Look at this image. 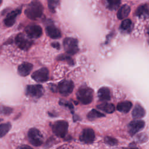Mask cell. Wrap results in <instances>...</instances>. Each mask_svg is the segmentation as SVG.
I'll list each match as a JSON object with an SVG mask.
<instances>
[{
  "instance_id": "obj_3",
  "label": "cell",
  "mask_w": 149,
  "mask_h": 149,
  "mask_svg": "<svg viewBox=\"0 0 149 149\" xmlns=\"http://www.w3.org/2000/svg\"><path fill=\"white\" fill-rule=\"evenodd\" d=\"M53 133L59 137H64L68 132V123L65 120H58L52 125Z\"/></svg>"
},
{
  "instance_id": "obj_30",
  "label": "cell",
  "mask_w": 149,
  "mask_h": 149,
  "mask_svg": "<svg viewBox=\"0 0 149 149\" xmlns=\"http://www.w3.org/2000/svg\"><path fill=\"white\" fill-rule=\"evenodd\" d=\"M60 104H61V105H66V106H68L69 108H73V106H72V105L70 104V103H69V102H66V101H60Z\"/></svg>"
},
{
  "instance_id": "obj_26",
  "label": "cell",
  "mask_w": 149,
  "mask_h": 149,
  "mask_svg": "<svg viewBox=\"0 0 149 149\" xmlns=\"http://www.w3.org/2000/svg\"><path fill=\"white\" fill-rule=\"evenodd\" d=\"M49 10L52 12H55V9L59 4V0H47Z\"/></svg>"
},
{
  "instance_id": "obj_11",
  "label": "cell",
  "mask_w": 149,
  "mask_h": 149,
  "mask_svg": "<svg viewBox=\"0 0 149 149\" xmlns=\"http://www.w3.org/2000/svg\"><path fill=\"white\" fill-rule=\"evenodd\" d=\"M80 140L86 144L92 143L95 139V133L91 128H86L83 130L79 136Z\"/></svg>"
},
{
  "instance_id": "obj_14",
  "label": "cell",
  "mask_w": 149,
  "mask_h": 149,
  "mask_svg": "<svg viewBox=\"0 0 149 149\" xmlns=\"http://www.w3.org/2000/svg\"><path fill=\"white\" fill-rule=\"evenodd\" d=\"M33 69V65L29 62H24L20 65L17 69L18 73L22 76H26Z\"/></svg>"
},
{
  "instance_id": "obj_33",
  "label": "cell",
  "mask_w": 149,
  "mask_h": 149,
  "mask_svg": "<svg viewBox=\"0 0 149 149\" xmlns=\"http://www.w3.org/2000/svg\"><path fill=\"white\" fill-rule=\"evenodd\" d=\"M129 149H138L137 148H129Z\"/></svg>"
},
{
  "instance_id": "obj_4",
  "label": "cell",
  "mask_w": 149,
  "mask_h": 149,
  "mask_svg": "<svg viewBox=\"0 0 149 149\" xmlns=\"http://www.w3.org/2000/svg\"><path fill=\"white\" fill-rule=\"evenodd\" d=\"M63 45L66 52L69 55H74L79 51L78 41L74 38H65L63 41Z\"/></svg>"
},
{
  "instance_id": "obj_7",
  "label": "cell",
  "mask_w": 149,
  "mask_h": 149,
  "mask_svg": "<svg viewBox=\"0 0 149 149\" xmlns=\"http://www.w3.org/2000/svg\"><path fill=\"white\" fill-rule=\"evenodd\" d=\"M58 88L61 94L63 96H68L72 92L74 88V84L71 80H65L58 84Z\"/></svg>"
},
{
  "instance_id": "obj_12",
  "label": "cell",
  "mask_w": 149,
  "mask_h": 149,
  "mask_svg": "<svg viewBox=\"0 0 149 149\" xmlns=\"http://www.w3.org/2000/svg\"><path fill=\"white\" fill-rule=\"evenodd\" d=\"M145 126V122L141 120H134L130 122L128 125V132L131 136L134 135L141 130Z\"/></svg>"
},
{
  "instance_id": "obj_8",
  "label": "cell",
  "mask_w": 149,
  "mask_h": 149,
  "mask_svg": "<svg viewBox=\"0 0 149 149\" xmlns=\"http://www.w3.org/2000/svg\"><path fill=\"white\" fill-rule=\"evenodd\" d=\"M44 88L41 85H29L26 90L27 95L33 98H40L44 94Z\"/></svg>"
},
{
  "instance_id": "obj_27",
  "label": "cell",
  "mask_w": 149,
  "mask_h": 149,
  "mask_svg": "<svg viewBox=\"0 0 149 149\" xmlns=\"http://www.w3.org/2000/svg\"><path fill=\"white\" fill-rule=\"evenodd\" d=\"M57 59L59 61H65L70 65H73L74 64V62L73 59L69 56H68L66 55L62 54V55H59L57 58Z\"/></svg>"
},
{
  "instance_id": "obj_16",
  "label": "cell",
  "mask_w": 149,
  "mask_h": 149,
  "mask_svg": "<svg viewBox=\"0 0 149 149\" xmlns=\"http://www.w3.org/2000/svg\"><path fill=\"white\" fill-rule=\"evenodd\" d=\"M97 95L98 99L100 101H109L111 99V94H110V90L108 88L103 87L99 89L97 93Z\"/></svg>"
},
{
  "instance_id": "obj_15",
  "label": "cell",
  "mask_w": 149,
  "mask_h": 149,
  "mask_svg": "<svg viewBox=\"0 0 149 149\" xmlns=\"http://www.w3.org/2000/svg\"><path fill=\"white\" fill-rule=\"evenodd\" d=\"M46 33L51 38L58 39L61 37L60 30L54 25H49L46 27Z\"/></svg>"
},
{
  "instance_id": "obj_5",
  "label": "cell",
  "mask_w": 149,
  "mask_h": 149,
  "mask_svg": "<svg viewBox=\"0 0 149 149\" xmlns=\"http://www.w3.org/2000/svg\"><path fill=\"white\" fill-rule=\"evenodd\" d=\"M28 139L30 143L34 146H40L43 142V137L41 132L36 128H31L28 132Z\"/></svg>"
},
{
  "instance_id": "obj_17",
  "label": "cell",
  "mask_w": 149,
  "mask_h": 149,
  "mask_svg": "<svg viewBox=\"0 0 149 149\" xmlns=\"http://www.w3.org/2000/svg\"><path fill=\"white\" fill-rule=\"evenodd\" d=\"M135 15L139 17L147 18L148 17V6L147 4L139 6L135 12Z\"/></svg>"
},
{
  "instance_id": "obj_9",
  "label": "cell",
  "mask_w": 149,
  "mask_h": 149,
  "mask_svg": "<svg viewBox=\"0 0 149 149\" xmlns=\"http://www.w3.org/2000/svg\"><path fill=\"white\" fill-rule=\"evenodd\" d=\"M25 31L27 36L31 38H39L42 34L41 27L36 24H31L27 26L25 28Z\"/></svg>"
},
{
  "instance_id": "obj_21",
  "label": "cell",
  "mask_w": 149,
  "mask_h": 149,
  "mask_svg": "<svg viewBox=\"0 0 149 149\" xmlns=\"http://www.w3.org/2000/svg\"><path fill=\"white\" fill-rule=\"evenodd\" d=\"M97 107L98 109H100L107 113H112L115 110V106L113 105V104L111 103L104 102L100 105H98Z\"/></svg>"
},
{
  "instance_id": "obj_35",
  "label": "cell",
  "mask_w": 149,
  "mask_h": 149,
  "mask_svg": "<svg viewBox=\"0 0 149 149\" xmlns=\"http://www.w3.org/2000/svg\"><path fill=\"white\" fill-rule=\"evenodd\" d=\"M1 120H2V119H0V122H1Z\"/></svg>"
},
{
  "instance_id": "obj_1",
  "label": "cell",
  "mask_w": 149,
  "mask_h": 149,
  "mask_svg": "<svg viewBox=\"0 0 149 149\" xmlns=\"http://www.w3.org/2000/svg\"><path fill=\"white\" fill-rule=\"evenodd\" d=\"M43 10L42 3L38 0H33L27 6L24 13L28 18L36 20L42 15Z\"/></svg>"
},
{
  "instance_id": "obj_25",
  "label": "cell",
  "mask_w": 149,
  "mask_h": 149,
  "mask_svg": "<svg viewBox=\"0 0 149 149\" xmlns=\"http://www.w3.org/2000/svg\"><path fill=\"white\" fill-rule=\"evenodd\" d=\"M121 0H107V8L110 10L116 9L120 4Z\"/></svg>"
},
{
  "instance_id": "obj_22",
  "label": "cell",
  "mask_w": 149,
  "mask_h": 149,
  "mask_svg": "<svg viewBox=\"0 0 149 149\" xmlns=\"http://www.w3.org/2000/svg\"><path fill=\"white\" fill-rule=\"evenodd\" d=\"M102 116H105V115L102 113L94 109L91 110L87 115V118L90 120H93L97 118H101Z\"/></svg>"
},
{
  "instance_id": "obj_29",
  "label": "cell",
  "mask_w": 149,
  "mask_h": 149,
  "mask_svg": "<svg viewBox=\"0 0 149 149\" xmlns=\"http://www.w3.org/2000/svg\"><path fill=\"white\" fill-rule=\"evenodd\" d=\"M12 111L13 110L11 108H9L8 107L1 106L0 107V113H1L3 115H10L12 113Z\"/></svg>"
},
{
  "instance_id": "obj_28",
  "label": "cell",
  "mask_w": 149,
  "mask_h": 149,
  "mask_svg": "<svg viewBox=\"0 0 149 149\" xmlns=\"http://www.w3.org/2000/svg\"><path fill=\"white\" fill-rule=\"evenodd\" d=\"M104 141L106 144L113 146H115L118 143V141L116 139L112 137H109V136H106L104 139Z\"/></svg>"
},
{
  "instance_id": "obj_20",
  "label": "cell",
  "mask_w": 149,
  "mask_h": 149,
  "mask_svg": "<svg viewBox=\"0 0 149 149\" xmlns=\"http://www.w3.org/2000/svg\"><path fill=\"white\" fill-rule=\"evenodd\" d=\"M132 104L129 101H125L119 103L116 107L117 110L123 113H127L130 110Z\"/></svg>"
},
{
  "instance_id": "obj_24",
  "label": "cell",
  "mask_w": 149,
  "mask_h": 149,
  "mask_svg": "<svg viewBox=\"0 0 149 149\" xmlns=\"http://www.w3.org/2000/svg\"><path fill=\"white\" fill-rule=\"evenodd\" d=\"M11 128L10 123H5L0 125V137L4 136Z\"/></svg>"
},
{
  "instance_id": "obj_2",
  "label": "cell",
  "mask_w": 149,
  "mask_h": 149,
  "mask_svg": "<svg viewBox=\"0 0 149 149\" xmlns=\"http://www.w3.org/2000/svg\"><path fill=\"white\" fill-rule=\"evenodd\" d=\"M77 100L83 104L91 103L93 99V90L86 86L80 87L76 94Z\"/></svg>"
},
{
  "instance_id": "obj_23",
  "label": "cell",
  "mask_w": 149,
  "mask_h": 149,
  "mask_svg": "<svg viewBox=\"0 0 149 149\" xmlns=\"http://www.w3.org/2000/svg\"><path fill=\"white\" fill-rule=\"evenodd\" d=\"M132 22L130 19H125L124 20L120 26V29L124 32H129L132 28Z\"/></svg>"
},
{
  "instance_id": "obj_6",
  "label": "cell",
  "mask_w": 149,
  "mask_h": 149,
  "mask_svg": "<svg viewBox=\"0 0 149 149\" xmlns=\"http://www.w3.org/2000/svg\"><path fill=\"white\" fill-rule=\"evenodd\" d=\"M15 42L19 48L24 51L28 50L33 44V41L23 33L17 35L15 38Z\"/></svg>"
},
{
  "instance_id": "obj_31",
  "label": "cell",
  "mask_w": 149,
  "mask_h": 149,
  "mask_svg": "<svg viewBox=\"0 0 149 149\" xmlns=\"http://www.w3.org/2000/svg\"><path fill=\"white\" fill-rule=\"evenodd\" d=\"M17 149H33V148L27 145H23L19 147Z\"/></svg>"
},
{
  "instance_id": "obj_10",
  "label": "cell",
  "mask_w": 149,
  "mask_h": 149,
  "mask_svg": "<svg viewBox=\"0 0 149 149\" xmlns=\"http://www.w3.org/2000/svg\"><path fill=\"white\" fill-rule=\"evenodd\" d=\"M49 72L47 68H42L35 71L31 75V77L35 81L40 83L45 82L48 79Z\"/></svg>"
},
{
  "instance_id": "obj_18",
  "label": "cell",
  "mask_w": 149,
  "mask_h": 149,
  "mask_svg": "<svg viewBox=\"0 0 149 149\" xmlns=\"http://www.w3.org/2000/svg\"><path fill=\"white\" fill-rule=\"evenodd\" d=\"M130 12V8L127 5H122L120 9L118 10L117 13V17L119 19H123L126 18L129 14Z\"/></svg>"
},
{
  "instance_id": "obj_32",
  "label": "cell",
  "mask_w": 149,
  "mask_h": 149,
  "mask_svg": "<svg viewBox=\"0 0 149 149\" xmlns=\"http://www.w3.org/2000/svg\"><path fill=\"white\" fill-rule=\"evenodd\" d=\"M51 45H52L54 48H56V49H59V48H60V45H59V44L58 42H57L52 43V44H51Z\"/></svg>"
},
{
  "instance_id": "obj_34",
  "label": "cell",
  "mask_w": 149,
  "mask_h": 149,
  "mask_svg": "<svg viewBox=\"0 0 149 149\" xmlns=\"http://www.w3.org/2000/svg\"><path fill=\"white\" fill-rule=\"evenodd\" d=\"M2 0H0V5L1 4V3H2Z\"/></svg>"
},
{
  "instance_id": "obj_19",
  "label": "cell",
  "mask_w": 149,
  "mask_h": 149,
  "mask_svg": "<svg viewBox=\"0 0 149 149\" xmlns=\"http://www.w3.org/2000/svg\"><path fill=\"white\" fill-rule=\"evenodd\" d=\"M145 109L140 105L137 104L133 109L132 116L134 119H140L145 115Z\"/></svg>"
},
{
  "instance_id": "obj_13",
  "label": "cell",
  "mask_w": 149,
  "mask_h": 149,
  "mask_svg": "<svg viewBox=\"0 0 149 149\" xmlns=\"http://www.w3.org/2000/svg\"><path fill=\"white\" fill-rule=\"evenodd\" d=\"M20 13H21V9H17L8 13V15L6 16V17L4 20L5 24L8 27H10L13 26L16 22V19L17 16Z\"/></svg>"
}]
</instances>
